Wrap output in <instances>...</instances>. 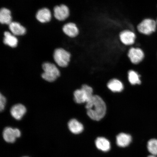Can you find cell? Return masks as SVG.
<instances>
[{
  "label": "cell",
  "instance_id": "obj_14",
  "mask_svg": "<svg viewBox=\"0 0 157 157\" xmlns=\"http://www.w3.org/2000/svg\"><path fill=\"white\" fill-rule=\"evenodd\" d=\"M96 147L103 152H107L110 150L111 144L109 141L105 137H98L95 142Z\"/></svg>",
  "mask_w": 157,
  "mask_h": 157
},
{
  "label": "cell",
  "instance_id": "obj_13",
  "mask_svg": "<svg viewBox=\"0 0 157 157\" xmlns=\"http://www.w3.org/2000/svg\"><path fill=\"white\" fill-rule=\"evenodd\" d=\"M132 140V137L130 135L124 133H120L116 137L117 144L120 147H126L130 144Z\"/></svg>",
  "mask_w": 157,
  "mask_h": 157
},
{
  "label": "cell",
  "instance_id": "obj_16",
  "mask_svg": "<svg viewBox=\"0 0 157 157\" xmlns=\"http://www.w3.org/2000/svg\"><path fill=\"white\" fill-rule=\"evenodd\" d=\"M107 86L109 90L114 93H120L124 89L122 82L116 78H113L110 80L107 84Z\"/></svg>",
  "mask_w": 157,
  "mask_h": 157
},
{
  "label": "cell",
  "instance_id": "obj_2",
  "mask_svg": "<svg viewBox=\"0 0 157 157\" xmlns=\"http://www.w3.org/2000/svg\"><path fill=\"white\" fill-rule=\"evenodd\" d=\"M44 72L41 76L45 81L48 82H54L59 77L60 72L56 65L50 62H45L42 64Z\"/></svg>",
  "mask_w": 157,
  "mask_h": 157
},
{
  "label": "cell",
  "instance_id": "obj_20",
  "mask_svg": "<svg viewBox=\"0 0 157 157\" xmlns=\"http://www.w3.org/2000/svg\"><path fill=\"white\" fill-rule=\"evenodd\" d=\"M128 79L129 83L133 85L141 83L140 75L134 70H131L128 71Z\"/></svg>",
  "mask_w": 157,
  "mask_h": 157
},
{
  "label": "cell",
  "instance_id": "obj_24",
  "mask_svg": "<svg viewBox=\"0 0 157 157\" xmlns=\"http://www.w3.org/2000/svg\"><path fill=\"white\" fill-rule=\"evenodd\" d=\"M156 21V23H157V19Z\"/></svg>",
  "mask_w": 157,
  "mask_h": 157
},
{
  "label": "cell",
  "instance_id": "obj_7",
  "mask_svg": "<svg viewBox=\"0 0 157 157\" xmlns=\"http://www.w3.org/2000/svg\"><path fill=\"white\" fill-rule=\"evenodd\" d=\"M119 39L121 44L126 46H131L135 44L136 39V34L132 31L125 29L120 33Z\"/></svg>",
  "mask_w": 157,
  "mask_h": 157
},
{
  "label": "cell",
  "instance_id": "obj_18",
  "mask_svg": "<svg viewBox=\"0 0 157 157\" xmlns=\"http://www.w3.org/2000/svg\"><path fill=\"white\" fill-rule=\"evenodd\" d=\"M4 35V38L3 39V42L5 44L8 45L13 48L17 46L18 40L15 36V35L11 34L8 31H6Z\"/></svg>",
  "mask_w": 157,
  "mask_h": 157
},
{
  "label": "cell",
  "instance_id": "obj_8",
  "mask_svg": "<svg viewBox=\"0 0 157 157\" xmlns=\"http://www.w3.org/2000/svg\"><path fill=\"white\" fill-rule=\"evenodd\" d=\"M3 135L6 142L13 143L15 142L17 138L21 136V132L18 129L7 127L4 129Z\"/></svg>",
  "mask_w": 157,
  "mask_h": 157
},
{
  "label": "cell",
  "instance_id": "obj_23",
  "mask_svg": "<svg viewBox=\"0 0 157 157\" xmlns=\"http://www.w3.org/2000/svg\"><path fill=\"white\" fill-rule=\"evenodd\" d=\"M147 157H156L155 156L153 155H151Z\"/></svg>",
  "mask_w": 157,
  "mask_h": 157
},
{
  "label": "cell",
  "instance_id": "obj_10",
  "mask_svg": "<svg viewBox=\"0 0 157 157\" xmlns=\"http://www.w3.org/2000/svg\"><path fill=\"white\" fill-rule=\"evenodd\" d=\"M54 11L55 17L60 21L64 20L70 15L68 8L67 6L64 5L56 6L54 8Z\"/></svg>",
  "mask_w": 157,
  "mask_h": 157
},
{
  "label": "cell",
  "instance_id": "obj_9",
  "mask_svg": "<svg viewBox=\"0 0 157 157\" xmlns=\"http://www.w3.org/2000/svg\"><path fill=\"white\" fill-rule=\"evenodd\" d=\"M27 112L26 107L23 104H15L11 108L10 113L13 118L19 121L22 118Z\"/></svg>",
  "mask_w": 157,
  "mask_h": 157
},
{
  "label": "cell",
  "instance_id": "obj_3",
  "mask_svg": "<svg viewBox=\"0 0 157 157\" xmlns=\"http://www.w3.org/2000/svg\"><path fill=\"white\" fill-rule=\"evenodd\" d=\"M73 95L74 100L76 103H86L93 97V89L87 84H83L80 89L74 91Z\"/></svg>",
  "mask_w": 157,
  "mask_h": 157
},
{
  "label": "cell",
  "instance_id": "obj_25",
  "mask_svg": "<svg viewBox=\"0 0 157 157\" xmlns=\"http://www.w3.org/2000/svg\"></svg>",
  "mask_w": 157,
  "mask_h": 157
},
{
  "label": "cell",
  "instance_id": "obj_6",
  "mask_svg": "<svg viewBox=\"0 0 157 157\" xmlns=\"http://www.w3.org/2000/svg\"><path fill=\"white\" fill-rule=\"evenodd\" d=\"M127 56L132 64H137L144 59L145 55L142 48L138 47H132L129 49Z\"/></svg>",
  "mask_w": 157,
  "mask_h": 157
},
{
  "label": "cell",
  "instance_id": "obj_5",
  "mask_svg": "<svg viewBox=\"0 0 157 157\" xmlns=\"http://www.w3.org/2000/svg\"><path fill=\"white\" fill-rule=\"evenodd\" d=\"M54 59L58 65L62 67H65L68 65L70 60L71 54L64 49L59 48L55 50Z\"/></svg>",
  "mask_w": 157,
  "mask_h": 157
},
{
  "label": "cell",
  "instance_id": "obj_4",
  "mask_svg": "<svg viewBox=\"0 0 157 157\" xmlns=\"http://www.w3.org/2000/svg\"><path fill=\"white\" fill-rule=\"evenodd\" d=\"M156 21L151 18L144 19L137 25V29L140 34L150 35L156 31Z\"/></svg>",
  "mask_w": 157,
  "mask_h": 157
},
{
  "label": "cell",
  "instance_id": "obj_22",
  "mask_svg": "<svg viewBox=\"0 0 157 157\" xmlns=\"http://www.w3.org/2000/svg\"><path fill=\"white\" fill-rule=\"evenodd\" d=\"M6 102V98L1 93L0 94V111L1 112L4 110Z\"/></svg>",
  "mask_w": 157,
  "mask_h": 157
},
{
  "label": "cell",
  "instance_id": "obj_15",
  "mask_svg": "<svg viewBox=\"0 0 157 157\" xmlns=\"http://www.w3.org/2000/svg\"><path fill=\"white\" fill-rule=\"evenodd\" d=\"M36 18L41 23L48 22L52 18V14L48 9L43 8L37 12L36 15Z\"/></svg>",
  "mask_w": 157,
  "mask_h": 157
},
{
  "label": "cell",
  "instance_id": "obj_12",
  "mask_svg": "<svg viewBox=\"0 0 157 157\" xmlns=\"http://www.w3.org/2000/svg\"><path fill=\"white\" fill-rule=\"evenodd\" d=\"M63 30L65 34L71 38L77 36L79 33V29L77 25L73 23H69L64 25Z\"/></svg>",
  "mask_w": 157,
  "mask_h": 157
},
{
  "label": "cell",
  "instance_id": "obj_21",
  "mask_svg": "<svg viewBox=\"0 0 157 157\" xmlns=\"http://www.w3.org/2000/svg\"><path fill=\"white\" fill-rule=\"evenodd\" d=\"M148 151L152 155H157V139H152L148 141L147 145Z\"/></svg>",
  "mask_w": 157,
  "mask_h": 157
},
{
  "label": "cell",
  "instance_id": "obj_11",
  "mask_svg": "<svg viewBox=\"0 0 157 157\" xmlns=\"http://www.w3.org/2000/svg\"><path fill=\"white\" fill-rule=\"evenodd\" d=\"M68 127L71 132L75 134H80L84 130L83 124L75 119L70 120L68 123Z\"/></svg>",
  "mask_w": 157,
  "mask_h": 157
},
{
  "label": "cell",
  "instance_id": "obj_17",
  "mask_svg": "<svg viewBox=\"0 0 157 157\" xmlns=\"http://www.w3.org/2000/svg\"><path fill=\"white\" fill-rule=\"evenodd\" d=\"M10 30L14 35H22L26 33V29L19 23L17 22H12L9 25Z\"/></svg>",
  "mask_w": 157,
  "mask_h": 157
},
{
  "label": "cell",
  "instance_id": "obj_19",
  "mask_svg": "<svg viewBox=\"0 0 157 157\" xmlns=\"http://www.w3.org/2000/svg\"><path fill=\"white\" fill-rule=\"evenodd\" d=\"M0 22L1 24L9 25L12 22L11 11L5 8H3L0 11Z\"/></svg>",
  "mask_w": 157,
  "mask_h": 157
},
{
  "label": "cell",
  "instance_id": "obj_1",
  "mask_svg": "<svg viewBox=\"0 0 157 157\" xmlns=\"http://www.w3.org/2000/svg\"><path fill=\"white\" fill-rule=\"evenodd\" d=\"M85 108L88 117L94 121H101L106 113L107 106L105 101L98 95H94L86 103Z\"/></svg>",
  "mask_w": 157,
  "mask_h": 157
}]
</instances>
